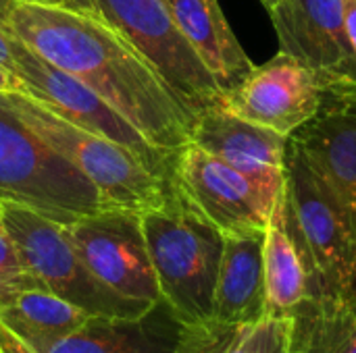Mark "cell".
Returning <instances> with one entry per match:
<instances>
[{
  "instance_id": "1",
  "label": "cell",
  "mask_w": 356,
  "mask_h": 353,
  "mask_svg": "<svg viewBox=\"0 0 356 353\" xmlns=\"http://www.w3.org/2000/svg\"><path fill=\"white\" fill-rule=\"evenodd\" d=\"M8 31L111 104L156 150L192 141V117L150 62L90 10L15 0Z\"/></svg>"
},
{
  "instance_id": "2",
  "label": "cell",
  "mask_w": 356,
  "mask_h": 353,
  "mask_svg": "<svg viewBox=\"0 0 356 353\" xmlns=\"http://www.w3.org/2000/svg\"><path fill=\"white\" fill-rule=\"evenodd\" d=\"M161 298L184 325L213 320L223 233L171 183L161 204L140 212Z\"/></svg>"
},
{
  "instance_id": "3",
  "label": "cell",
  "mask_w": 356,
  "mask_h": 353,
  "mask_svg": "<svg viewBox=\"0 0 356 353\" xmlns=\"http://www.w3.org/2000/svg\"><path fill=\"white\" fill-rule=\"evenodd\" d=\"M4 104L96 189L102 208L144 212L163 202L173 173L148 164L127 146L86 131L23 92H0Z\"/></svg>"
},
{
  "instance_id": "4",
  "label": "cell",
  "mask_w": 356,
  "mask_h": 353,
  "mask_svg": "<svg viewBox=\"0 0 356 353\" xmlns=\"http://www.w3.org/2000/svg\"><path fill=\"white\" fill-rule=\"evenodd\" d=\"M286 221L309 266L315 302H346L356 291V231L327 183L290 141Z\"/></svg>"
},
{
  "instance_id": "5",
  "label": "cell",
  "mask_w": 356,
  "mask_h": 353,
  "mask_svg": "<svg viewBox=\"0 0 356 353\" xmlns=\"http://www.w3.org/2000/svg\"><path fill=\"white\" fill-rule=\"evenodd\" d=\"M0 202L27 206L69 225L102 210L88 179L48 148L0 96Z\"/></svg>"
},
{
  "instance_id": "6",
  "label": "cell",
  "mask_w": 356,
  "mask_h": 353,
  "mask_svg": "<svg viewBox=\"0 0 356 353\" xmlns=\"http://www.w3.org/2000/svg\"><path fill=\"white\" fill-rule=\"evenodd\" d=\"M0 216L25 266L50 293L90 316L138 318L152 308L148 302L115 293L94 277L63 223L15 202H0Z\"/></svg>"
},
{
  "instance_id": "7",
  "label": "cell",
  "mask_w": 356,
  "mask_h": 353,
  "mask_svg": "<svg viewBox=\"0 0 356 353\" xmlns=\"http://www.w3.org/2000/svg\"><path fill=\"white\" fill-rule=\"evenodd\" d=\"M121 33L159 73L175 100L196 121L223 100L213 75L177 29L167 0H75Z\"/></svg>"
},
{
  "instance_id": "8",
  "label": "cell",
  "mask_w": 356,
  "mask_h": 353,
  "mask_svg": "<svg viewBox=\"0 0 356 353\" xmlns=\"http://www.w3.org/2000/svg\"><path fill=\"white\" fill-rule=\"evenodd\" d=\"M8 71L19 79L23 94L44 102L48 108H52L56 114H60L69 123L86 131H92L96 135H104L121 146H127L154 169L169 173V175L173 173L177 154H165L152 148L138 133V129L129 125L94 89H90L79 79L58 69L50 60L42 58L15 33L10 42V69Z\"/></svg>"
},
{
  "instance_id": "9",
  "label": "cell",
  "mask_w": 356,
  "mask_h": 353,
  "mask_svg": "<svg viewBox=\"0 0 356 353\" xmlns=\"http://www.w3.org/2000/svg\"><path fill=\"white\" fill-rule=\"evenodd\" d=\"M65 227L86 266L108 289L148 304L163 300L140 212L102 208Z\"/></svg>"
},
{
  "instance_id": "10",
  "label": "cell",
  "mask_w": 356,
  "mask_h": 353,
  "mask_svg": "<svg viewBox=\"0 0 356 353\" xmlns=\"http://www.w3.org/2000/svg\"><path fill=\"white\" fill-rule=\"evenodd\" d=\"M173 181L223 235L265 233L277 196L196 144L175 156Z\"/></svg>"
},
{
  "instance_id": "11",
  "label": "cell",
  "mask_w": 356,
  "mask_h": 353,
  "mask_svg": "<svg viewBox=\"0 0 356 353\" xmlns=\"http://www.w3.org/2000/svg\"><path fill=\"white\" fill-rule=\"evenodd\" d=\"M269 15L280 50L305 64L323 89L356 87L344 0H280Z\"/></svg>"
},
{
  "instance_id": "12",
  "label": "cell",
  "mask_w": 356,
  "mask_h": 353,
  "mask_svg": "<svg viewBox=\"0 0 356 353\" xmlns=\"http://www.w3.org/2000/svg\"><path fill=\"white\" fill-rule=\"evenodd\" d=\"M323 92L319 79L305 64L280 50L265 64H254L238 87L225 92L219 106L290 137L315 117Z\"/></svg>"
},
{
  "instance_id": "13",
  "label": "cell",
  "mask_w": 356,
  "mask_h": 353,
  "mask_svg": "<svg viewBox=\"0 0 356 353\" xmlns=\"http://www.w3.org/2000/svg\"><path fill=\"white\" fill-rule=\"evenodd\" d=\"M290 141L336 193L356 231V87L325 89L315 117Z\"/></svg>"
},
{
  "instance_id": "14",
  "label": "cell",
  "mask_w": 356,
  "mask_h": 353,
  "mask_svg": "<svg viewBox=\"0 0 356 353\" xmlns=\"http://www.w3.org/2000/svg\"><path fill=\"white\" fill-rule=\"evenodd\" d=\"M192 144L244 173L269 193L277 196L284 189L290 137L215 106L196 117Z\"/></svg>"
},
{
  "instance_id": "15",
  "label": "cell",
  "mask_w": 356,
  "mask_h": 353,
  "mask_svg": "<svg viewBox=\"0 0 356 353\" xmlns=\"http://www.w3.org/2000/svg\"><path fill=\"white\" fill-rule=\"evenodd\" d=\"M186 325L161 300L138 318L90 316L48 353H181ZM0 353L25 352L0 327Z\"/></svg>"
},
{
  "instance_id": "16",
  "label": "cell",
  "mask_w": 356,
  "mask_h": 353,
  "mask_svg": "<svg viewBox=\"0 0 356 353\" xmlns=\"http://www.w3.org/2000/svg\"><path fill=\"white\" fill-rule=\"evenodd\" d=\"M263 243L265 233L223 235V254L213 304L215 322L248 327L267 316Z\"/></svg>"
},
{
  "instance_id": "17",
  "label": "cell",
  "mask_w": 356,
  "mask_h": 353,
  "mask_svg": "<svg viewBox=\"0 0 356 353\" xmlns=\"http://www.w3.org/2000/svg\"><path fill=\"white\" fill-rule=\"evenodd\" d=\"M171 17L200 62L225 94L238 87L254 62L232 31L217 0H167Z\"/></svg>"
},
{
  "instance_id": "18",
  "label": "cell",
  "mask_w": 356,
  "mask_h": 353,
  "mask_svg": "<svg viewBox=\"0 0 356 353\" xmlns=\"http://www.w3.org/2000/svg\"><path fill=\"white\" fill-rule=\"evenodd\" d=\"M286 185V183H284ZM267 316H294L313 302V279L309 266L288 229L286 196L280 191L263 243Z\"/></svg>"
},
{
  "instance_id": "19",
  "label": "cell",
  "mask_w": 356,
  "mask_h": 353,
  "mask_svg": "<svg viewBox=\"0 0 356 353\" xmlns=\"http://www.w3.org/2000/svg\"><path fill=\"white\" fill-rule=\"evenodd\" d=\"M88 318V312L44 289L25 291L0 308V327L29 353H48Z\"/></svg>"
},
{
  "instance_id": "20",
  "label": "cell",
  "mask_w": 356,
  "mask_h": 353,
  "mask_svg": "<svg viewBox=\"0 0 356 353\" xmlns=\"http://www.w3.org/2000/svg\"><path fill=\"white\" fill-rule=\"evenodd\" d=\"M294 320V353H356V316L346 302H309Z\"/></svg>"
},
{
  "instance_id": "21",
  "label": "cell",
  "mask_w": 356,
  "mask_h": 353,
  "mask_svg": "<svg viewBox=\"0 0 356 353\" xmlns=\"http://www.w3.org/2000/svg\"><path fill=\"white\" fill-rule=\"evenodd\" d=\"M44 289L48 291L25 266L21 254L17 252L13 239L8 237L2 221H0V308L10 304L25 291Z\"/></svg>"
},
{
  "instance_id": "22",
  "label": "cell",
  "mask_w": 356,
  "mask_h": 353,
  "mask_svg": "<svg viewBox=\"0 0 356 353\" xmlns=\"http://www.w3.org/2000/svg\"><path fill=\"white\" fill-rule=\"evenodd\" d=\"M238 329L240 327H227L215 320L202 325H186L181 353H225Z\"/></svg>"
},
{
  "instance_id": "23",
  "label": "cell",
  "mask_w": 356,
  "mask_h": 353,
  "mask_svg": "<svg viewBox=\"0 0 356 353\" xmlns=\"http://www.w3.org/2000/svg\"><path fill=\"white\" fill-rule=\"evenodd\" d=\"M254 353H294L292 316H265L254 327Z\"/></svg>"
},
{
  "instance_id": "24",
  "label": "cell",
  "mask_w": 356,
  "mask_h": 353,
  "mask_svg": "<svg viewBox=\"0 0 356 353\" xmlns=\"http://www.w3.org/2000/svg\"><path fill=\"white\" fill-rule=\"evenodd\" d=\"M254 327H257V325L240 327V329L236 331L232 343L227 345L225 353H254V347H257Z\"/></svg>"
},
{
  "instance_id": "25",
  "label": "cell",
  "mask_w": 356,
  "mask_h": 353,
  "mask_svg": "<svg viewBox=\"0 0 356 353\" xmlns=\"http://www.w3.org/2000/svg\"><path fill=\"white\" fill-rule=\"evenodd\" d=\"M10 42L13 33L8 31V27L0 25V67H4L6 71L10 69Z\"/></svg>"
},
{
  "instance_id": "26",
  "label": "cell",
  "mask_w": 356,
  "mask_h": 353,
  "mask_svg": "<svg viewBox=\"0 0 356 353\" xmlns=\"http://www.w3.org/2000/svg\"><path fill=\"white\" fill-rule=\"evenodd\" d=\"M344 15H346L348 35H350V42H353L356 52V0H344Z\"/></svg>"
},
{
  "instance_id": "27",
  "label": "cell",
  "mask_w": 356,
  "mask_h": 353,
  "mask_svg": "<svg viewBox=\"0 0 356 353\" xmlns=\"http://www.w3.org/2000/svg\"><path fill=\"white\" fill-rule=\"evenodd\" d=\"M0 92H23L19 79L13 73H8L4 67H0Z\"/></svg>"
},
{
  "instance_id": "28",
  "label": "cell",
  "mask_w": 356,
  "mask_h": 353,
  "mask_svg": "<svg viewBox=\"0 0 356 353\" xmlns=\"http://www.w3.org/2000/svg\"><path fill=\"white\" fill-rule=\"evenodd\" d=\"M15 0H0V25L8 27V15H10V8H13Z\"/></svg>"
},
{
  "instance_id": "29",
  "label": "cell",
  "mask_w": 356,
  "mask_h": 353,
  "mask_svg": "<svg viewBox=\"0 0 356 353\" xmlns=\"http://www.w3.org/2000/svg\"><path fill=\"white\" fill-rule=\"evenodd\" d=\"M21 2H35V4H48V6H69V8H75V0H21Z\"/></svg>"
},
{
  "instance_id": "30",
  "label": "cell",
  "mask_w": 356,
  "mask_h": 353,
  "mask_svg": "<svg viewBox=\"0 0 356 353\" xmlns=\"http://www.w3.org/2000/svg\"><path fill=\"white\" fill-rule=\"evenodd\" d=\"M346 304H348L350 312H353V314H355V316H356V291H355V293H353V295H350V298H348V300H346Z\"/></svg>"
},
{
  "instance_id": "31",
  "label": "cell",
  "mask_w": 356,
  "mask_h": 353,
  "mask_svg": "<svg viewBox=\"0 0 356 353\" xmlns=\"http://www.w3.org/2000/svg\"><path fill=\"white\" fill-rule=\"evenodd\" d=\"M259 2H263V6H265V8L269 10V8H273V6H275V4H277L280 0H259Z\"/></svg>"
},
{
  "instance_id": "32",
  "label": "cell",
  "mask_w": 356,
  "mask_h": 353,
  "mask_svg": "<svg viewBox=\"0 0 356 353\" xmlns=\"http://www.w3.org/2000/svg\"><path fill=\"white\" fill-rule=\"evenodd\" d=\"M0 221H2V216H0Z\"/></svg>"
}]
</instances>
